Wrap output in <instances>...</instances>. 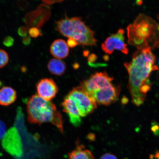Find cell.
I'll return each mask as SVG.
<instances>
[{"instance_id": "1", "label": "cell", "mask_w": 159, "mask_h": 159, "mask_svg": "<svg viewBox=\"0 0 159 159\" xmlns=\"http://www.w3.org/2000/svg\"><path fill=\"white\" fill-rule=\"evenodd\" d=\"M156 56L150 49L138 50L133 55L130 62L124 63L129 75L128 87L132 102L137 106L143 104L147 93L152 84L149 77L152 71L158 70L155 65Z\"/></svg>"}, {"instance_id": "2", "label": "cell", "mask_w": 159, "mask_h": 159, "mask_svg": "<svg viewBox=\"0 0 159 159\" xmlns=\"http://www.w3.org/2000/svg\"><path fill=\"white\" fill-rule=\"evenodd\" d=\"M127 30L129 44L138 50L159 47V25L152 18L139 15Z\"/></svg>"}, {"instance_id": "3", "label": "cell", "mask_w": 159, "mask_h": 159, "mask_svg": "<svg viewBox=\"0 0 159 159\" xmlns=\"http://www.w3.org/2000/svg\"><path fill=\"white\" fill-rule=\"evenodd\" d=\"M27 119L31 124L40 125L51 123L63 133L62 117L56 105L37 94L29 98L27 104Z\"/></svg>"}, {"instance_id": "4", "label": "cell", "mask_w": 159, "mask_h": 159, "mask_svg": "<svg viewBox=\"0 0 159 159\" xmlns=\"http://www.w3.org/2000/svg\"><path fill=\"white\" fill-rule=\"evenodd\" d=\"M56 27L61 35L69 38H72L79 45L95 46L97 40L94 37V32L85 25L81 18L73 17L56 22Z\"/></svg>"}, {"instance_id": "5", "label": "cell", "mask_w": 159, "mask_h": 159, "mask_svg": "<svg viewBox=\"0 0 159 159\" xmlns=\"http://www.w3.org/2000/svg\"><path fill=\"white\" fill-rule=\"evenodd\" d=\"M67 95L74 101L82 117L90 114L97 108L94 98L81 86L75 87Z\"/></svg>"}, {"instance_id": "6", "label": "cell", "mask_w": 159, "mask_h": 159, "mask_svg": "<svg viewBox=\"0 0 159 159\" xmlns=\"http://www.w3.org/2000/svg\"><path fill=\"white\" fill-rule=\"evenodd\" d=\"M113 80L114 78L109 76L106 72H98L83 81L81 83L80 86L91 95L112 84Z\"/></svg>"}, {"instance_id": "7", "label": "cell", "mask_w": 159, "mask_h": 159, "mask_svg": "<svg viewBox=\"0 0 159 159\" xmlns=\"http://www.w3.org/2000/svg\"><path fill=\"white\" fill-rule=\"evenodd\" d=\"M3 148L8 153L19 157L23 154V146L18 131L15 127L6 133L2 142Z\"/></svg>"}, {"instance_id": "8", "label": "cell", "mask_w": 159, "mask_h": 159, "mask_svg": "<svg viewBox=\"0 0 159 159\" xmlns=\"http://www.w3.org/2000/svg\"><path fill=\"white\" fill-rule=\"evenodd\" d=\"M124 33V30L120 29L116 33L107 38L101 45L102 50L108 55L112 54L115 50L128 54L129 50L125 43Z\"/></svg>"}, {"instance_id": "9", "label": "cell", "mask_w": 159, "mask_h": 159, "mask_svg": "<svg viewBox=\"0 0 159 159\" xmlns=\"http://www.w3.org/2000/svg\"><path fill=\"white\" fill-rule=\"evenodd\" d=\"M120 92V85L112 84L101 90L95 92L91 96L97 104L108 106L116 102Z\"/></svg>"}, {"instance_id": "10", "label": "cell", "mask_w": 159, "mask_h": 159, "mask_svg": "<svg viewBox=\"0 0 159 159\" xmlns=\"http://www.w3.org/2000/svg\"><path fill=\"white\" fill-rule=\"evenodd\" d=\"M37 95L47 101L54 98L58 91L56 83L52 79L41 80L36 85Z\"/></svg>"}, {"instance_id": "11", "label": "cell", "mask_w": 159, "mask_h": 159, "mask_svg": "<svg viewBox=\"0 0 159 159\" xmlns=\"http://www.w3.org/2000/svg\"><path fill=\"white\" fill-rule=\"evenodd\" d=\"M63 111L66 113L71 124L78 127L82 123L81 117L79 109L74 101L67 95L62 103Z\"/></svg>"}, {"instance_id": "12", "label": "cell", "mask_w": 159, "mask_h": 159, "mask_svg": "<svg viewBox=\"0 0 159 159\" xmlns=\"http://www.w3.org/2000/svg\"><path fill=\"white\" fill-rule=\"evenodd\" d=\"M43 5L40 6L36 10L27 14L25 17V22L28 29L35 27L41 28L46 21L43 11Z\"/></svg>"}, {"instance_id": "13", "label": "cell", "mask_w": 159, "mask_h": 159, "mask_svg": "<svg viewBox=\"0 0 159 159\" xmlns=\"http://www.w3.org/2000/svg\"><path fill=\"white\" fill-rule=\"evenodd\" d=\"M69 52V47L66 42L62 39L56 40L50 47L51 54L55 58L64 59L68 56Z\"/></svg>"}, {"instance_id": "14", "label": "cell", "mask_w": 159, "mask_h": 159, "mask_svg": "<svg viewBox=\"0 0 159 159\" xmlns=\"http://www.w3.org/2000/svg\"><path fill=\"white\" fill-rule=\"evenodd\" d=\"M17 94L14 89L10 87H4L0 89V105L7 106L16 100Z\"/></svg>"}, {"instance_id": "15", "label": "cell", "mask_w": 159, "mask_h": 159, "mask_svg": "<svg viewBox=\"0 0 159 159\" xmlns=\"http://www.w3.org/2000/svg\"><path fill=\"white\" fill-rule=\"evenodd\" d=\"M47 66L51 74L58 76H61L64 74L66 68V65L64 61L57 58L50 60Z\"/></svg>"}, {"instance_id": "16", "label": "cell", "mask_w": 159, "mask_h": 159, "mask_svg": "<svg viewBox=\"0 0 159 159\" xmlns=\"http://www.w3.org/2000/svg\"><path fill=\"white\" fill-rule=\"evenodd\" d=\"M69 159H95L92 152L83 145H77L76 148L69 154Z\"/></svg>"}, {"instance_id": "17", "label": "cell", "mask_w": 159, "mask_h": 159, "mask_svg": "<svg viewBox=\"0 0 159 159\" xmlns=\"http://www.w3.org/2000/svg\"><path fill=\"white\" fill-rule=\"evenodd\" d=\"M9 61V55L6 51L0 49V69L7 65Z\"/></svg>"}, {"instance_id": "18", "label": "cell", "mask_w": 159, "mask_h": 159, "mask_svg": "<svg viewBox=\"0 0 159 159\" xmlns=\"http://www.w3.org/2000/svg\"><path fill=\"white\" fill-rule=\"evenodd\" d=\"M30 36L36 38L42 35L41 31L38 28L35 27H31L29 29L28 32Z\"/></svg>"}, {"instance_id": "19", "label": "cell", "mask_w": 159, "mask_h": 159, "mask_svg": "<svg viewBox=\"0 0 159 159\" xmlns=\"http://www.w3.org/2000/svg\"><path fill=\"white\" fill-rule=\"evenodd\" d=\"M14 42V39L11 36L6 37L3 40V45L7 47H11L13 46Z\"/></svg>"}, {"instance_id": "20", "label": "cell", "mask_w": 159, "mask_h": 159, "mask_svg": "<svg viewBox=\"0 0 159 159\" xmlns=\"http://www.w3.org/2000/svg\"><path fill=\"white\" fill-rule=\"evenodd\" d=\"M151 130L153 134L156 136H159V124L156 122L153 121L152 123Z\"/></svg>"}, {"instance_id": "21", "label": "cell", "mask_w": 159, "mask_h": 159, "mask_svg": "<svg viewBox=\"0 0 159 159\" xmlns=\"http://www.w3.org/2000/svg\"><path fill=\"white\" fill-rule=\"evenodd\" d=\"M6 133V125L3 121L0 120V140L4 138Z\"/></svg>"}, {"instance_id": "22", "label": "cell", "mask_w": 159, "mask_h": 159, "mask_svg": "<svg viewBox=\"0 0 159 159\" xmlns=\"http://www.w3.org/2000/svg\"><path fill=\"white\" fill-rule=\"evenodd\" d=\"M28 30L27 27L24 26L20 27L18 30V34L22 37H25L27 36Z\"/></svg>"}, {"instance_id": "23", "label": "cell", "mask_w": 159, "mask_h": 159, "mask_svg": "<svg viewBox=\"0 0 159 159\" xmlns=\"http://www.w3.org/2000/svg\"><path fill=\"white\" fill-rule=\"evenodd\" d=\"M67 44L69 47H70L71 48H74L76 47L78 44V43L76 40L72 38H69L67 40Z\"/></svg>"}, {"instance_id": "24", "label": "cell", "mask_w": 159, "mask_h": 159, "mask_svg": "<svg viewBox=\"0 0 159 159\" xmlns=\"http://www.w3.org/2000/svg\"><path fill=\"white\" fill-rule=\"evenodd\" d=\"M17 5L20 9L25 10L27 8L28 6V3L25 0H19L18 1Z\"/></svg>"}, {"instance_id": "25", "label": "cell", "mask_w": 159, "mask_h": 159, "mask_svg": "<svg viewBox=\"0 0 159 159\" xmlns=\"http://www.w3.org/2000/svg\"><path fill=\"white\" fill-rule=\"evenodd\" d=\"M100 159H118L116 156L110 153L105 154L101 157Z\"/></svg>"}, {"instance_id": "26", "label": "cell", "mask_w": 159, "mask_h": 159, "mask_svg": "<svg viewBox=\"0 0 159 159\" xmlns=\"http://www.w3.org/2000/svg\"><path fill=\"white\" fill-rule=\"evenodd\" d=\"M31 41V38L29 36L24 37L22 39L23 44L25 46H29L30 44Z\"/></svg>"}, {"instance_id": "27", "label": "cell", "mask_w": 159, "mask_h": 159, "mask_svg": "<svg viewBox=\"0 0 159 159\" xmlns=\"http://www.w3.org/2000/svg\"><path fill=\"white\" fill-rule=\"evenodd\" d=\"M97 59V57L94 54H92L89 56L88 57V61L89 62H93L94 61Z\"/></svg>"}, {"instance_id": "28", "label": "cell", "mask_w": 159, "mask_h": 159, "mask_svg": "<svg viewBox=\"0 0 159 159\" xmlns=\"http://www.w3.org/2000/svg\"><path fill=\"white\" fill-rule=\"evenodd\" d=\"M128 101V98H126V97H124V98H123L122 99V102L123 104H126Z\"/></svg>"}, {"instance_id": "29", "label": "cell", "mask_w": 159, "mask_h": 159, "mask_svg": "<svg viewBox=\"0 0 159 159\" xmlns=\"http://www.w3.org/2000/svg\"><path fill=\"white\" fill-rule=\"evenodd\" d=\"M158 68H159V60H158Z\"/></svg>"}, {"instance_id": "30", "label": "cell", "mask_w": 159, "mask_h": 159, "mask_svg": "<svg viewBox=\"0 0 159 159\" xmlns=\"http://www.w3.org/2000/svg\"><path fill=\"white\" fill-rule=\"evenodd\" d=\"M158 19H159V15Z\"/></svg>"}]
</instances>
